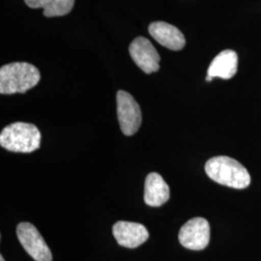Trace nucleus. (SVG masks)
Wrapping results in <instances>:
<instances>
[{
	"label": "nucleus",
	"instance_id": "nucleus-1",
	"mask_svg": "<svg viewBox=\"0 0 261 261\" xmlns=\"http://www.w3.org/2000/svg\"><path fill=\"white\" fill-rule=\"evenodd\" d=\"M205 172L215 182L229 188L241 190L251 184V175L246 168L227 156H217L208 160Z\"/></svg>",
	"mask_w": 261,
	"mask_h": 261
},
{
	"label": "nucleus",
	"instance_id": "nucleus-2",
	"mask_svg": "<svg viewBox=\"0 0 261 261\" xmlns=\"http://www.w3.org/2000/svg\"><path fill=\"white\" fill-rule=\"evenodd\" d=\"M41 75L37 68L27 62H14L0 69V93H25L35 87Z\"/></svg>",
	"mask_w": 261,
	"mask_h": 261
},
{
	"label": "nucleus",
	"instance_id": "nucleus-3",
	"mask_svg": "<svg viewBox=\"0 0 261 261\" xmlns=\"http://www.w3.org/2000/svg\"><path fill=\"white\" fill-rule=\"evenodd\" d=\"M41 133L30 123L16 122L6 126L0 134V145L18 153H31L40 147Z\"/></svg>",
	"mask_w": 261,
	"mask_h": 261
},
{
	"label": "nucleus",
	"instance_id": "nucleus-4",
	"mask_svg": "<svg viewBox=\"0 0 261 261\" xmlns=\"http://www.w3.org/2000/svg\"><path fill=\"white\" fill-rule=\"evenodd\" d=\"M117 117L125 136H133L140 129L142 116L138 102L130 93L119 90L116 95Z\"/></svg>",
	"mask_w": 261,
	"mask_h": 261
},
{
	"label": "nucleus",
	"instance_id": "nucleus-5",
	"mask_svg": "<svg viewBox=\"0 0 261 261\" xmlns=\"http://www.w3.org/2000/svg\"><path fill=\"white\" fill-rule=\"evenodd\" d=\"M19 241L25 252L36 261H53V254L37 228L30 223H20L17 227Z\"/></svg>",
	"mask_w": 261,
	"mask_h": 261
},
{
	"label": "nucleus",
	"instance_id": "nucleus-6",
	"mask_svg": "<svg viewBox=\"0 0 261 261\" xmlns=\"http://www.w3.org/2000/svg\"><path fill=\"white\" fill-rule=\"evenodd\" d=\"M180 244L189 250L201 251L210 241V225L204 218H194L188 221L179 231Z\"/></svg>",
	"mask_w": 261,
	"mask_h": 261
},
{
	"label": "nucleus",
	"instance_id": "nucleus-7",
	"mask_svg": "<svg viewBox=\"0 0 261 261\" xmlns=\"http://www.w3.org/2000/svg\"><path fill=\"white\" fill-rule=\"evenodd\" d=\"M129 53L134 62L140 67L145 74L157 72L160 69V59L157 49L148 39L136 38L129 47Z\"/></svg>",
	"mask_w": 261,
	"mask_h": 261
},
{
	"label": "nucleus",
	"instance_id": "nucleus-8",
	"mask_svg": "<svg viewBox=\"0 0 261 261\" xmlns=\"http://www.w3.org/2000/svg\"><path fill=\"white\" fill-rule=\"evenodd\" d=\"M112 233L120 246L129 249L140 247L149 238V232L143 224L124 221L114 224Z\"/></svg>",
	"mask_w": 261,
	"mask_h": 261
},
{
	"label": "nucleus",
	"instance_id": "nucleus-9",
	"mask_svg": "<svg viewBox=\"0 0 261 261\" xmlns=\"http://www.w3.org/2000/svg\"><path fill=\"white\" fill-rule=\"evenodd\" d=\"M150 35L159 44L171 50H181L186 45L183 33L172 24L165 21H154L148 28Z\"/></svg>",
	"mask_w": 261,
	"mask_h": 261
},
{
	"label": "nucleus",
	"instance_id": "nucleus-10",
	"mask_svg": "<svg viewBox=\"0 0 261 261\" xmlns=\"http://www.w3.org/2000/svg\"><path fill=\"white\" fill-rule=\"evenodd\" d=\"M169 199V187L163 177L156 172H151L145 179L144 201L147 205L159 207Z\"/></svg>",
	"mask_w": 261,
	"mask_h": 261
},
{
	"label": "nucleus",
	"instance_id": "nucleus-11",
	"mask_svg": "<svg viewBox=\"0 0 261 261\" xmlns=\"http://www.w3.org/2000/svg\"><path fill=\"white\" fill-rule=\"evenodd\" d=\"M238 56L232 49H225L215 57L208 68L207 75L229 80L237 73Z\"/></svg>",
	"mask_w": 261,
	"mask_h": 261
},
{
	"label": "nucleus",
	"instance_id": "nucleus-12",
	"mask_svg": "<svg viewBox=\"0 0 261 261\" xmlns=\"http://www.w3.org/2000/svg\"><path fill=\"white\" fill-rule=\"evenodd\" d=\"M32 9H43L47 18L62 17L69 14L75 4V0H24Z\"/></svg>",
	"mask_w": 261,
	"mask_h": 261
},
{
	"label": "nucleus",
	"instance_id": "nucleus-13",
	"mask_svg": "<svg viewBox=\"0 0 261 261\" xmlns=\"http://www.w3.org/2000/svg\"><path fill=\"white\" fill-rule=\"evenodd\" d=\"M0 261H5L4 260V257H3V255H0Z\"/></svg>",
	"mask_w": 261,
	"mask_h": 261
}]
</instances>
